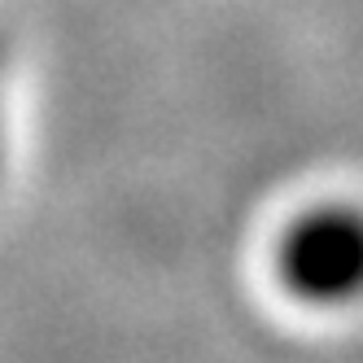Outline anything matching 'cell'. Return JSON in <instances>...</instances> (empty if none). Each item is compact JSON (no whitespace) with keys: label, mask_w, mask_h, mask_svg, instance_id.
<instances>
[{"label":"cell","mask_w":363,"mask_h":363,"mask_svg":"<svg viewBox=\"0 0 363 363\" xmlns=\"http://www.w3.org/2000/svg\"><path fill=\"white\" fill-rule=\"evenodd\" d=\"M0 179H5V84H0Z\"/></svg>","instance_id":"1"}]
</instances>
